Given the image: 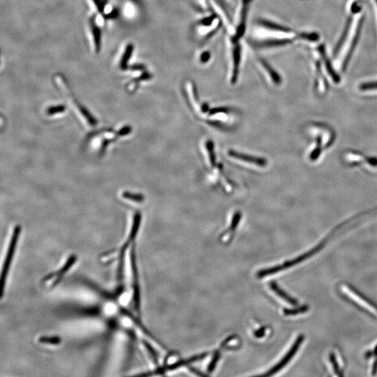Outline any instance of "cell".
<instances>
[{
	"label": "cell",
	"instance_id": "cell-1",
	"mask_svg": "<svg viewBox=\"0 0 377 377\" xmlns=\"http://www.w3.org/2000/svg\"><path fill=\"white\" fill-rule=\"evenodd\" d=\"M21 231V227H20V226H17V227H15V229H14L13 234H12V237L11 238L10 245H9L8 250H7V257L5 258L3 270H2L1 298H3L4 293H5V285H6L7 276H8L9 272H10L11 265H12V261H13L16 250H17L18 242H19Z\"/></svg>",
	"mask_w": 377,
	"mask_h": 377
},
{
	"label": "cell",
	"instance_id": "cell-2",
	"mask_svg": "<svg viewBox=\"0 0 377 377\" xmlns=\"http://www.w3.org/2000/svg\"><path fill=\"white\" fill-rule=\"evenodd\" d=\"M326 241H327L322 242L321 244L314 247L312 250L309 251V252H307V253L302 254V255L297 257L296 259H293V260L287 261V262L284 263V264L280 265V266H275L273 267V268H267V269L261 270V271H259V273H258V276H259V277H264L267 276V275H273V274L278 273V272L282 271L283 270L291 268V267L295 266V265L300 264L302 261L306 260V259L312 257V256L314 255V254H316V252L321 250L322 247L324 246Z\"/></svg>",
	"mask_w": 377,
	"mask_h": 377
},
{
	"label": "cell",
	"instance_id": "cell-3",
	"mask_svg": "<svg viewBox=\"0 0 377 377\" xmlns=\"http://www.w3.org/2000/svg\"><path fill=\"white\" fill-rule=\"evenodd\" d=\"M341 290H342V292L344 293L345 296H347L351 301L353 300L355 304H357V305L364 309V311L372 314V315H375L377 317L376 306L374 305V304L371 303L369 300H367V298L361 296L360 293H357L355 290L351 289L347 285L341 286Z\"/></svg>",
	"mask_w": 377,
	"mask_h": 377
},
{
	"label": "cell",
	"instance_id": "cell-4",
	"mask_svg": "<svg viewBox=\"0 0 377 377\" xmlns=\"http://www.w3.org/2000/svg\"><path fill=\"white\" fill-rule=\"evenodd\" d=\"M131 265L133 276V303L135 309L138 314H140V291L139 280H138V269H137L136 254L134 247L131 252Z\"/></svg>",
	"mask_w": 377,
	"mask_h": 377
},
{
	"label": "cell",
	"instance_id": "cell-5",
	"mask_svg": "<svg viewBox=\"0 0 377 377\" xmlns=\"http://www.w3.org/2000/svg\"><path fill=\"white\" fill-rule=\"evenodd\" d=\"M76 260H77V257L76 255L73 254V255L70 256L69 259H67V261H66L65 264H64V266L60 269H59L58 272L49 274L48 276H46L44 278V282L46 284H48L49 282H51L50 283V286H51V287H54V286L58 285L66 274L68 273L71 268L75 264Z\"/></svg>",
	"mask_w": 377,
	"mask_h": 377
},
{
	"label": "cell",
	"instance_id": "cell-6",
	"mask_svg": "<svg viewBox=\"0 0 377 377\" xmlns=\"http://www.w3.org/2000/svg\"><path fill=\"white\" fill-rule=\"evenodd\" d=\"M303 340V335L299 336V337H298V339H297L295 341V342L293 343L292 347L290 348L289 351L286 353L285 356L281 360L280 362H279V363H277L275 367L270 369L268 372L266 373V374H263V376H272V375L276 374V373L281 370L282 368L285 367L286 364L289 363L290 360L293 358V356L296 354V352L298 351V348H300V345H301Z\"/></svg>",
	"mask_w": 377,
	"mask_h": 377
},
{
	"label": "cell",
	"instance_id": "cell-7",
	"mask_svg": "<svg viewBox=\"0 0 377 377\" xmlns=\"http://www.w3.org/2000/svg\"><path fill=\"white\" fill-rule=\"evenodd\" d=\"M364 21V17L360 18V21H359L358 26H357L356 31L354 37H353V40H352L351 46H350V49L348 50L347 55L345 57L344 62H343L342 65V71L345 72L347 69L348 63H349L350 60L353 53L354 52L355 47H356L357 44H358L359 39H360L361 30H362V26H363V23Z\"/></svg>",
	"mask_w": 377,
	"mask_h": 377
},
{
	"label": "cell",
	"instance_id": "cell-8",
	"mask_svg": "<svg viewBox=\"0 0 377 377\" xmlns=\"http://www.w3.org/2000/svg\"><path fill=\"white\" fill-rule=\"evenodd\" d=\"M229 154L232 157L236 158L241 161H246V162L254 163V164L257 165L259 166H266L267 164V161L263 158L256 157V156L247 155V154H243V153H239L236 152V151L230 150L229 152Z\"/></svg>",
	"mask_w": 377,
	"mask_h": 377
},
{
	"label": "cell",
	"instance_id": "cell-9",
	"mask_svg": "<svg viewBox=\"0 0 377 377\" xmlns=\"http://www.w3.org/2000/svg\"><path fill=\"white\" fill-rule=\"evenodd\" d=\"M318 51L321 55V58H323V61L325 62V67H326L327 71H328V74L331 76L332 80L335 83H339L340 82V77H339L338 74L335 72L334 70L333 67H332L331 62H330V59H328L326 56V53H325V46L321 44L319 47H318Z\"/></svg>",
	"mask_w": 377,
	"mask_h": 377
},
{
	"label": "cell",
	"instance_id": "cell-10",
	"mask_svg": "<svg viewBox=\"0 0 377 377\" xmlns=\"http://www.w3.org/2000/svg\"><path fill=\"white\" fill-rule=\"evenodd\" d=\"M352 23H353V17L351 16V17H348L347 21H346V26H345L344 31H343L342 35H341L340 39H339L338 42H337V45L335 46V49H334L333 58H337V56H338L339 51H340L341 48H342L343 45L344 44L345 41H346V38H347Z\"/></svg>",
	"mask_w": 377,
	"mask_h": 377
},
{
	"label": "cell",
	"instance_id": "cell-11",
	"mask_svg": "<svg viewBox=\"0 0 377 377\" xmlns=\"http://www.w3.org/2000/svg\"><path fill=\"white\" fill-rule=\"evenodd\" d=\"M270 289L273 290L274 292L276 293L277 296H280L281 298L285 300L288 303L291 304V305H297V304H298V302H297L294 298H291L289 295L286 294V293L284 292L282 289H281L275 282H272L270 283Z\"/></svg>",
	"mask_w": 377,
	"mask_h": 377
},
{
	"label": "cell",
	"instance_id": "cell-12",
	"mask_svg": "<svg viewBox=\"0 0 377 377\" xmlns=\"http://www.w3.org/2000/svg\"><path fill=\"white\" fill-rule=\"evenodd\" d=\"M207 353H203L198 355H195V356L192 357V358L186 359V360L179 361V362H175V363L171 364V365L167 367L166 369L168 370H172V369H177V368L182 367V366L186 365L192 362H195L196 361L202 360V359L205 358Z\"/></svg>",
	"mask_w": 377,
	"mask_h": 377
},
{
	"label": "cell",
	"instance_id": "cell-13",
	"mask_svg": "<svg viewBox=\"0 0 377 377\" xmlns=\"http://www.w3.org/2000/svg\"><path fill=\"white\" fill-rule=\"evenodd\" d=\"M133 49V46L131 45V44H129V45H128L127 48H126L123 56H122V60H121L120 61L121 69H125L127 68L128 62H129V60H130L131 54H132Z\"/></svg>",
	"mask_w": 377,
	"mask_h": 377
},
{
	"label": "cell",
	"instance_id": "cell-14",
	"mask_svg": "<svg viewBox=\"0 0 377 377\" xmlns=\"http://www.w3.org/2000/svg\"><path fill=\"white\" fill-rule=\"evenodd\" d=\"M39 341L44 344L58 345L61 343L62 339L58 336H42L39 337Z\"/></svg>",
	"mask_w": 377,
	"mask_h": 377
},
{
	"label": "cell",
	"instance_id": "cell-15",
	"mask_svg": "<svg viewBox=\"0 0 377 377\" xmlns=\"http://www.w3.org/2000/svg\"><path fill=\"white\" fill-rule=\"evenodd\" d=\"M307 309H308V307L307 306H302V307H296L294 309H286L284 310V314L286 316H294L305 313L307 312Z\"/></svg>",
	"mask_w": 377,
	"mask_h": 377
},
{
	"label": "cell",
	"instance_id": "cell-16",
	"mask_svg": "<svg viewBox=\"0 0 377 377\" xmlns=\"http://www.w3.org/2000/svg\"><path fill=\"white\" fill-rule=\"evenodd\" d=\"M92 33H93L94 42H95L94 44L96 45V49L97 51H99L101 46V33L96 25H92Z\"/></svg>",
	"mask_w": 377,
	"mask_h": 377
},
{
	"label": "cell",
	"instance_id": "cell-17",
	"mask_svg": "<svg viewBox=\"0 0 377 377\" xmlns=\"http://www.w3.org/2000/svg\"><path fill=\"white\" fill-rule=\"evenodd\" d=\"M330 360L334 372L335 373L337 376H341V369H340V366H339V364L337 362V358L335 354L332 353L330 356Z\"/></svg>",
	"mask_w": 377,
	"mask_h": 377
},
{
	"label": "cell",
	"instance_id": "cell-18",
	"mask_svg": "<svg viewBox=\"0 0 377 377\" xmlns=\"http://www.w3.org/2000/svg\"><path fill=\"white\" fill-rule=\"evenodd\" d=\"M122 197L124 199H129V200L133 201L135 202H143L144 201V197L142 195H133L131 194L130 192H124Z\"/></svg>",
	"mask_w": 377,
	"mask_h": 377
},
{
	"label": "cell",
	"instance_id": "cell-19",
	"mask_svg": "<svg viewBox=\"0 0 377 377\" xmlns=\"http://www.w3.org/2000/svg\"><path fill=\"white\" fill-rule=\"evenodd\" d=\"M206 146H207L208 153H209V157L210 160H211L212 166H215V155L214 152V145H213V142L208 141V143L206 144Z\"/></svg>",
	"mask_w": 377,
	"mask_h": 377
},
{
	"label": "cell",
	"instance_id": "cell-20",
	"mask_svg": "<svg viewBox=\"0 0 377 377\" xmlns=\"http://www.w3.org/2000/svg\"><path fill=\"white\" fill-rule=\"evenodd\" d=\"M300 38L307 39V40L316 42L319 40V35L317 33H302L300 35Z\"/></svg>",
	"mask_w": 377,
	"mask_h": 377
},
{
	"label": "cell",
	"instance_id": "cell-21",
	"mask_svg": "<svg viewBox=\"0 0 377 377\" xmlns=\"http://www.w3.org/2000/svg\"><path fill=\"white\" fill-rule=\"evenodd\" d=\"M360 90L362 91L366 90H377V81L370 83H362L360 85Z\"/></svg>",
	"mask_w": 377,
	"mask_h": 377
},
{
	"label": "cell",
	"instance_id": "cell-22",
	"mask_svg": "<svg viewBox=\"0 0 377 377\" xmlns=\"http://www.w3.org/2000/svg\"><path fill=\"white\" fill-rule=\"evenodd\" d=\"M220 353H219V352H217L214 355V356H213V360H212L211 363L209 364V367H208V372H212L213 370H214L215 368L216 367L217 364H218L219 360H220Z\"/></svg>",
	"mask_w": 377,
	"mask_h": 377
},
{
	"label": "cell",
	"instance_id": "cell-23",
	"mask_svg": "<svg viewBox=\"0 0 377 377\" xmlns=\"http://www.w3.org/2000/svg\"><path fill=\"white\" fill-rule=\"evenodd\" d=\"M65 111V106L60 105V106H53V107L49 108L48 109L47 113L50 115H53L57 113H63Z\"/></svg>",
	"mask_w": 377,
	"mask_h": 377
},
{
	"label": "cell",
	"instance_id": "cell-24",
	"mask_svg": "<svg viewBox=\"0 0 377 377\" xmlns=\"http://www.w3.org/2000/svg\"><path fill=\"white\" fill-rule=\"evenodd\" d=\"M143 342L145 346H146L147 351H148L149 353H150V354L152 355V358L153 360H154V362H155L156 364L157 363V355H156V352L155 351H154V348H153L152 346H151V345L149 344V343L147 342V341H143Z\"/></svg>",
	"mask_w": 377,
	"mask_h": 377
},
{
	"label": "cell",
	"instance_id": "cell-25",
	"mask_svg": "<svg viewBox=\"0 0 377 377\" xmlns=\"http://www.w3.org/2000/svg\"><path fill=\"white\" fill-rule=\"evenodd\" d=\"M241 218V214H240L239 213H237L236 215H234V218H233L232 222H231V225L230 230L231 231H234L235 229H236V227H237Z\"/></svg>",
	"mask_w": 377,
	"mask_h": 377
},
{
	"label": "cell",
	"instance_id": "cell-26",
	"mask_svg": "<svg viewBox=\"0 0 377 377\" xmlns=\"http://www.w3.org/2000/svg\"><path fill=\"white\" fill-rule=\"evenodd\" d=\"M227 111L228 110L225 108H214V109L211 110V112H210V114H211V115H215V114L219 113H227Z\"/></svg>",
	"mask_w": 377,
	"mask_h": 377
},
{
	"label": "cell",
	"instance_id": "cell-27",
	"mask_svg": "<svg viewBox=\"0 0 377 377\" xmlns=\"http://www.w3.org/2000/svg\"><path fill=\"white\" fill-rule=\"evenodd\" d=\"M265 333H266V328H261L259 330H257V331L254 332V335L258 337V338H260V337H263L265 335Z\"/></svg>",
	"mask_w": 377,
	"mask_h": 377
},
{
	"label": "cell",
	"instance_id": "cell-28",
	"mask_svg": "<svg viewBox=\"0 0 377 377\" xmlns=\"http://www.w3.org/2000/svg\"><path fill=\"white\" fill-rule=\"evenodd\" d=\"M361 7L359 6L358 4L355 3L353 6H351V12L353 14L357 13L360 10Z\"/></svg>",
	"mask_w": 377,
	"mask_h": 377
},
{
	"label": "cell",
	"instance_id": "cell-29",
	"mask_svg": "<svg viewBox=\"0 0 377 377\" xmlns=\"http://www.w3.org/2000/svg\"><path fill=\"white\" fill-rule=\"evenodd\" d=\"M367 356H377V345L376 346V347L374 348V350H373L372 351L369 352V353H368Z\"/></svg>",
	"mask_w": 377,
	"mask_h": 377
},
{
	"label": "cell",
	"instance_id": "cell-30",
	"mask_svg": "<svg viewBox=\"0 0 377 377\" xmlns=\"http://www.w3.org/2000/svg\"><path fill=\"white\" fill-rule=\"evenodd\" d=\"M376 4H377V0H376Z\"/></svg>",
	"mask_w": 377,
	"mask_h": 377
}]
</instances>
